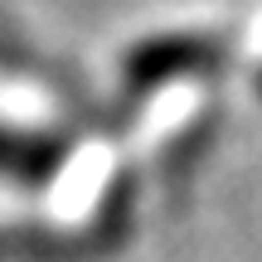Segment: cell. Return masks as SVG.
I'll return each mask as SVG.
<instances>
[{
	"label": "cell",
	"mask_w": 262,
	"mask_h": 262,
	"mask_svg": "<svg viewBox=\"0 0 262 262\" xmlns=\"http://www.w3.org/2000/svg\"><path fill=\"white\" fill-rule=\"evenodd\" d=\"M214 63V44L209 39H156V44H141L126 63L131 88H160L175 73H204Z\"/></svg>",
	"instance_id": "6da1fadb"
},
{
	"label": "cell",
	"mask_w": 262,
	"mask_h": 262,
	"mask_svg": "<svg viewBox=\"0 0 262 262\" xmlns=\"http://www.w3.org/2000/svg\"><path fill=\"white\" fill-rule=\"evenodd\" d=\"M257 93H262V78H257Z\"/></svg>",
	"instance_id": "7a4b0ae2"
}]
</instances>
